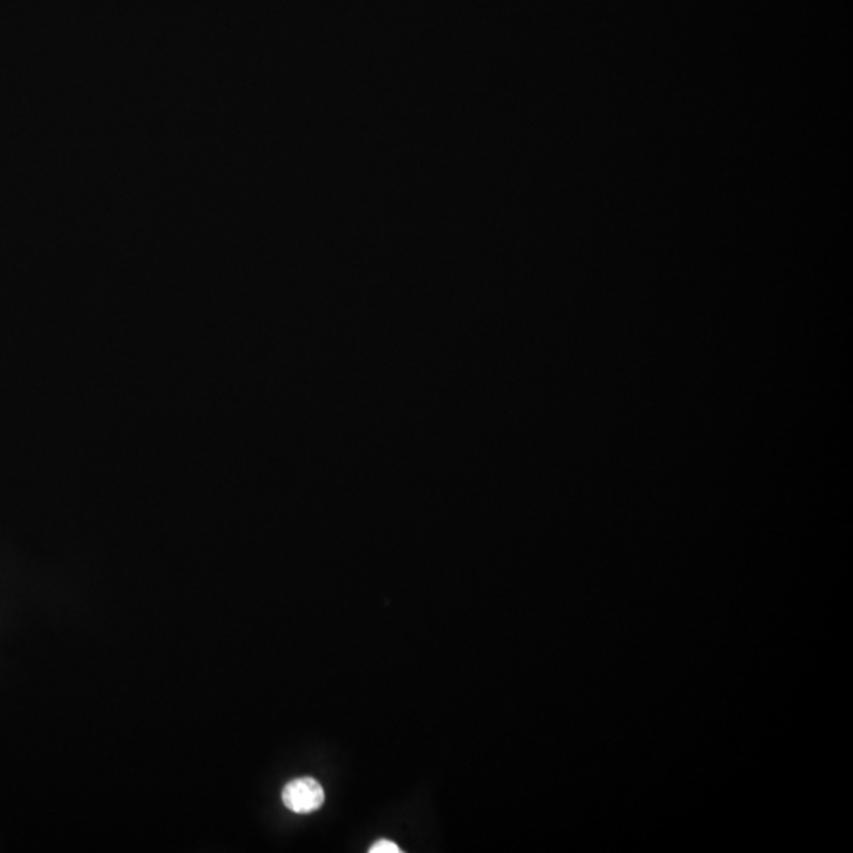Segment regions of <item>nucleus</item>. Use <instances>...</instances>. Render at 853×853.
Instances as JSON below:
<instances>
[{
	"label": "nucleus",
	"mask_w": 853,
	"mask_h": 853,
	"mask_svg": "<svg viewBox=\"0 0 853 853\" xmlns=\"http://www.w3.org/2000/svg\"><path fill=\"white\" fill-rule=\"evenodd\" d=\"M283 805L296 814H310L324 805L326 795L320 782L313 778H299L288 782L282 792Z\"/></svg>",
	"instance_id": "obj_1"
},
{
	"label": "nucleus",
	"mask_w": 853,
	"mask_h": 853,
	"mask_svg": "<svg viewBox=\"0 0 853 853\" xmlns=\"http://www.w3.org/2000/svg\"><path fill=\"white\" fill-rule=\"evenodd\" d=\"M370 853H400L403 852L395 842L389 841V839H380V841H376L372 847L369 849Z\"/></svg>",
	"instance_id": "obj_2"
}]
</instances>
